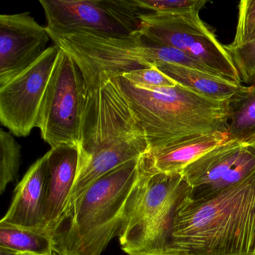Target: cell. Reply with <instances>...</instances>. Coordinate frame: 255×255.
<instances>
[{
    "label": "cell",
    "instance_id": "obj_1",
    "mask_svg": "<svg viewBox=\"0 0 255 255\" xmlns=\"http://www.w3.org/2000/svg\"><path fill=\"white\" fill-rule=\"evenodd\" d=\"M159 255H255V170L218 192L188 194Z\"/></svg>",
    "mask_w": 255,
    "mask_h": 255
},
{
    "label": "cell",
    "instance_id": "obj_2",
    "mask_svg": "<svg viewBox=\"0 0 255 255\" xmlns=\"http://www.w3.org/2000/svg\"><path fill=\"white\" fill-rule=\"evenodd\" d=\"M85 84L78 168L68 204L92 182L149 150L145 133L116 79L100 75Z\"/></svg>",
    "mask_w": 255,
    "mask_h": 255
},
{
    "label": "cell",
    "instance_id": "obj_3",
    "mask_svg": "<svg viewBox=\"0 0 255 255\" xmlns=\"http://www.w3.org/2000/svg\"><path fill=\"white\" fill-rule=\"evenodd\" d=\"M139 159L92 182L67 204L50 234L55 253L101 255L119 236L125 205L139 177Z\"/></svg>",
    "mask_w": 255,
    "mask_h": 255
},
{
    "label": "cell",
    "instance_id": "obj_4",
    "mask_svg": "<svg viewBox=\"0 0 255 255\" xmlns=\"http://www.w3.org/2000/svg\"><path fill=\"white\" fill-rule=\"evenodd\" d=\"M114 78L145 133L149 150L207 134L228 132V101L210 99L178 84L141 89L122 76Z\"/></svg>",
    "mask_w": 255,
    "mask_h": 255
},
{
    "label": "cell",
    "instance_id": "obj_5",
    "mask_svg": "<svg viewBox=\"0 0 255 255\" xmlns=\"http://www.w3.org/2000/svg\"><path fill=\"white\" fill-rule=\"evenodd\" d=\"M182 173L150 172L139 159V177L124 211L119 242L128 255L162 253L180 201L192 192Z\"/></svg>",
    "mask_w": 255,
    "mask_h": 255
},
{
    "label": "cell",
    "instance_id": "obj_6",
    "mask_svg": "<svg viewBox=\"0 0 255 255\" xmlns=\"http://www.w3.org/2000/svg\"><path fill=\"white\" fill-rule=\"evenodd\" d=\"M81 71L85 83L98 77H114L159 63L199 69L201 64L186 53L144 38L139 32L126 37H107L88 32L49 33Z\"/></svg>",
    "mask_w": 255,
    "mask_h": 255
},
{
    "label": "cell",
    "instance_id": "obj_7",
    "mask_svg": "<svg viewBox=\"0 0 255 255\" xmlns=\"http://www.w3.org/2000/svg\"><path fill=\"white\" fill-rule=\"evenodd\" d=\"M140 20L139 33L149 41L180 50L220 77L242 85L229 53L201 20L199 12L141 13Z\"/></svg>",
    "mask_w": 255,
    "mask_h": 255
},
{
    "label": "cell",
    "instance_id": "obj_8",
    "mask_svg": "<svg viewBox=\"0 0 255 255\" xmlns=\"http://www.w3.org/2000/svg\"><path fill=\"white\" fill-rule=\"evenodd\" d=\"M84 78L72 58L61 49L47 85L36 128L51 148L78 147L83 100Z\"/></svg>",
    "mask_w": 255,
    "mask_h": 255
},
{
    "label": "cell",
    "instance_id": "obj_9",
    "mask_svg": "<svg viewBox=\"0 0 255 255\" xmlns=\"http://www.w3.org/2000/svg\"><path fill=\"white\" fill-rule=\"evenodd\" d=\"M40 4L48 33L126 37L141 27V9L135 0H41Z\"/></svg>",
    "mask_w": 255,
    "mask_h": 255
},
{
    "label": "cell",
    "instance_id": "obj_10",
    "mask_svg": "<svg viewBox=\"0 0 255 255\" xmlns=\"http://www.w3.org/2000/svg\"><path fill=\"white\" fill-rule=\"evenodd\" d=\"M61 49L50 46L29 68L0 85V122L16 136L36 128L47 85Z\"/></svg>",
    "mask_w": 255,
    "mask_h": 255
},
{
    "label": "cell",
    "instance_id": "obj_11",
    "mask_svg": "<svg viewBox=\"0 0 255 255\" xmlns=\"http://www.w3.org/2000/svg\"><path fill=\"white\" fill-rule=\"evenodd\" d=\"M50 35L30 12L0 15V85L29 68L47 48Z\"/></svg>",
    "mask_w": 255,
    "mask_h": 255
},
{
    "label": "cell",
    "instance_id": "obj_12",
    "mask_svg": "<svg viewBox=\"0 0 255 255\" xmlns=\"http://www.w3.org/2000/svg\"><path fill=\"white\" fill-rule=\"evenodd\" d=\"M48 159L49 151L28 169L17 184L9 208L0 222L46 234L44 212L49 181Z\"/></svg>",
    "mask_w": 255,
    "mask_h": 255
},
{
    "label": "cell",
    "instance_id": "obj_13",
    "mask_svg": "<svg viewBox=\"0 0 255 255\" xmlns=\"http://www.w3.org/2000/svg\"><path fill=\"white\" fill-rule=\"evenodd\" d=\"M78 161V150L74 146H60L49 150V181L44 212L45 232L49 236L68 204L77 177Z\"/></svg>",
    "mask_w": 255,
    "mask_h": 255
},
{
    "label": "cell",
    "instance_id": "obj_14",
    "mask_svg": "<svg viewBox=\"0 0 255 255\" xmlns=\"http://www.w3.org/2000/svg\"><path fill=\"white\" fill-rule=\"evenodd\" d=\"M226 141L227 132L207 134L149 150L141 160L150 172L181 173L200 156Z\"/></svg>",
    "mask_w": 255,
    "mask_h": 255
},
{
    "label": "cell",
    "instance_id": "obj_15",
    "mask_svg": "<svg viewBox=\"0 0 255 255\" xmlns=\"http://www.w3.org/2000/svg\"><path fill=\"white\" fill-rule=\"evenodd\" d=\"M246 145L231 140L222 143L186 166L183 179L193 190L214 184L234 166Z\"/></svg>",
    "mask_w": 255,
    "mask_h": 255
},
{
    "label": "cell",
    "instance_id": "obj_16",
    "mask_svg": "<svg viewBox=\"0 0 255 255\" xmlns=\"http://www.w3.org/2000/svg\"><path fill=\"white\" fill-rule=\"evenodd\" d=\"M155 66L177 84L215 101H228L243 86L223 77L187 67L168 63H159Z\"/></svg>",
    "mask_w": 255,
    "mask_h": 255
},
{
    "label": "cell",
    "instance_id": "obj_17",
    "mask_svg": "<svg viewBox=\"0 0 255 255\" xmlns=\"http://www.w3.org/2000/svg\"><path fill=\"white\" fill-rule=\"evenodd\" d=\"M228 140L249 144L255 139V86H243L228 100Z\"/></svg>",
    "mask_w": 255,
    "mask_h": 255
},
{
    "label": "cell",
    "instance_id": "obj_18",
    "mask_svg": "<svg viewBox=\"0 0 255 255\" xmlns=\"http://www.w3.org/2000/svg\"><path fill=\"white\" fill-rule=\"evenodd\" d=\"M0 249L15 253L51 255L54 252L50 236L0 222Z\"/></svg>",
    "mask_w": 255,
    "mask_h": 255
},
{
    "label": "cell",
    "instance_id": "obj_19",
    "mask_svg": "<svg viewBox=\"0 0 255 255\" xmlns=\"http://www.w3.org/2000/svg\"><path fill=\"white\" fill-rule=\"evenodd\" d=\"M21 163V146L10 132L0 130V193L17 179Z\"/></svg>",
    "mask_w": 255,
    "mask_h": 255
},
{
    "label": "cell",
    "instance_id": "obj_20",
    "mask_svg": "<svg viewBox=\"0 0 255 255\" xmlns=\"http://www.w3.org/2000/svg\"><path fill=\"white\" fill-rule=\"evenodd\" d=\"M255 170V150L246 144L240 158L223 177L214 184L203 189H192V195L213 193L243 180Z\"/></svg>",
    "mask_w": 255,
    "mask_h": 255
},
{
    "label": "cell",
    "instance_id": "obj_21",
    "mask_svg": "<svg viewBox=\"0 0 255 255\" xmlns=\"http://www.w3.org/2000/svg\"><path fill=\"white\" fill-rule=\"evenodd\" d=\"M141 10L155 14H183L200 12L207 3L206 0H135Z\"/></svg>",
    "mask_w": 255,
    "mask_h": 255
},
{
    "label": "cell",
    "instance_id": "obj_22",
    "mask_svg": "<svg viewBox=\"0 0 255 255\" xmlns=\"http://www.w3.org/2000/svg\"><path fill=\"white\" fill-rule=\"evenodd\" d=\"M238 71L242 83L255 86V39L243 45H225Z\"/></svg>",
    "mask_w": 255,
    "mask_h": 255
},
{
    "label": "cell",
    "instance_id": "obj_23",
    "mask_svg": "<svg viewBox=\"0 0 255 255\" xmlns=\"http://www.w3.org/2000/svg\"><path fill=\"white\" fill-rule=\"evenodd\" d=\"M238 23L231 46L243 45L255 39V0H243L239 4Z\"/></svg>",
    "mask_w": 255,
    "mask_h": 255
},
{
    "label": "cell",
    "instance_id": "obj_24",
    "mask_svg": "<svg viewBox=\"0 0 255 255\" xmlns=\"http://www.w3.org/2000/svg\"><path fill=\"white\" fill-rule=\"evenodd\" d=\"M121 76L133 86L141 89L174 87L177 85L174 80L165 75L155 65L125 73Z\"/></svg>",
    "mask_w": 255,
    "mask_h": 255
},
{
    "label": "cell",
    "instance_id": "obj_25",
    "mask_svg": "<svg viewBox=\"0 0 255 255\" xmlns=\"http://www.w3.org/2000/svg\"><path fill=\"white\" fill-rule=\"evenodd\" d=\"M0 255H37L29 253H15L8 249H0Z\"/></svg>",
    "mask_w": 255,
    "mask_h": 255
},
{
    "label": "cell",
    "instance_id": "obj_26",
    "mask_svg": "<svg viewBox=\"0 0 255 255\" xmlns=\"http://www.w3.org/2000/svg\"><path fill=\"white\" fill-rule=\"evenodd\" d=\"M249 145H250L251 147H253L254 149L255 150V139L253 140V141H251L250 143H249Z\"/></svg>",
    "mask_w": 255,
    "mask_h": 255
},
{
    "label": "cell",
    "instance_id": "obj_27",
    "mask_svg": "<svg viewBox=\"0 0 255 255\" xmlns=\"http://www.w3.org/2000/svg\"><path fill=\"white\" fill-rule=\"evenodd\" d=\"M57 255V254L55 253V252H53V254H52V255Z\"/></svg>",
    "mask_w": 255,
    "mask_h": 255
}]
</instances>
